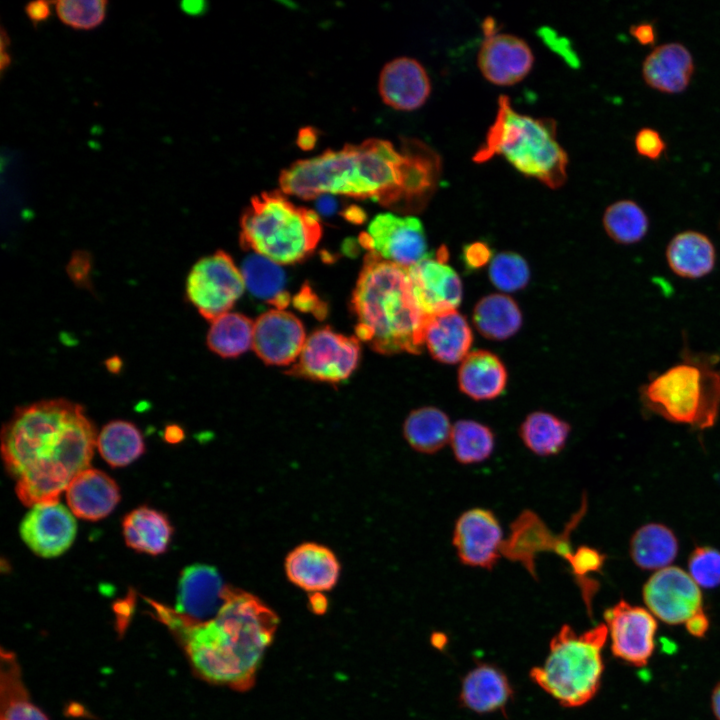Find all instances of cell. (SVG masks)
<instances>
[{
    "label": "cell",
    "mask_w": 720,
    "mask_h": 720,
    "mask_svg": "<svg viewBox=\"0 0 720 720\" xmlns=\"http://www.w3.org/2000/svg\"><path fill=\"white\" fill-rule=\"evenodd\" d=\"M440 168L438 154L417 139H403L397 149L388 140L369 138L293 162L281 171L279 185L284 194L305 200L340 194L409 211L431 197Z\"/></svg>",
    "instance_id": "1"
},
{
    "label": "cell",
    "mask_w": 720,
    "mask_h": 720,
    "mask_svg": "<svg viewBox=\"0 0 720 720\" xmlns=\"http://www.w3.org/2000/svg\"><path fill=\"white\" fill-rule=\"evenodd\" d=\"M97 434L84 409L65 399L19 407L4 424L1 452L26 506L58 500L89 468Z\"/></svg>",
    "instance_id": "2"
},
{
    "label": "cell",
    "mask_w": 720,
    "mask_h": 720,
    "mask_svg": "<svg viewBox=\"0 0 720 720\" xmlns=\"http://www.w3.org/2000/svg\"><path fill=\"white\" fill-rule=\"evenodd\" d=\"M147 602L153 616L181 645L200 678L237 691L253 687L279 624L278 615L262 600L229 585L220 611L202 623L186 620L172 607L155 600Z\"/></svg>",
    "instance_id": "3"
},
{
    "label": "cell",
    "mask_w": 720,
    "mask_h": 720,
    "mask_svg": "<svg viewBox=\"0 0 720 720\" xmlns=\"http://www.w3.org/2000/svg\"><path fill=\"white\" fill-rule=\"evenodd\" d=\"M352 308L357 338L383 354L419 353L427 316L413 296L408 268L366 255L356 283Z\"/></svg>",
    "instance_id": "4"
},
{
    "label": "cell",
    "mask_w": 720,
    "mask_h": 720,
    "mask_svg": "<svg viewBox=\"0 0 720 720\" xmlns=\"http://www.w3.org/2000/svg\"><path fill=\"white\" fill-rule=\"evenodd\" d=\"M495 156L551 189L566 182L568 155L557 140L555 120L519 113L507 95L498 98L495 119L472 159L483 163Z\"/></svg>",
    "instance_id": "5"
},
{
    "label": "cell",
    "mask_w": 720,
    "mask_h": 720,
    "mask_svg": "<svg viewBox=\"0 0 720 720\" xmlns=\"http://www.w3.org/2000/svg\"><path fill=\"white\" fill-rule=\"evenodd\" d=\"M680 358L641 385V403L670 422L710 428L720 413V357L685 346Z\"/></svg>",
    "instance_id": "6"
},
{
    "label": "cell",
    "mask_w": 720,
    "mask_h": 720,
    "mask_svg": "<svg viewBox=\"0 0 720 720\" xmlns=\"http://www.w3.org/2000/svg\"><path fill=\"white\" fill-rule=\"evenodd\" d=\"M281 190L251 198L240 220L242 248L278 264L301 261L316 248L322 234L319 215L294 205Z\"/></svg>",
    "instance_id": "7"
},
{
    "label": "cell",
    "mask_w": 720,
    "mask_h": 720,
    "mask_svg": "<svg viewBox=\"0 0 720 720\" xmlns=\"http://www.w3.org/2000/svg\"><path fill=\"white\" fill-rule=\"evenodd\" d=\"M607 637L605 624L581 634L563 625L552 637L543 665L530 670V678L564 707L586 704L600 687Z\"/></svg>",
    "instance_id": "8"
},
{
    "label": "cell",
    "mask_w": 720,
    "mask_h": 720,
    "mask_svg": "<svg viewBox=\"0 0 720 720\" xmlns=\"http://www.w3.org/2000/svg\"><path fill=\"white\" fill-rule=\"evenodd\" d=\"M244 288L241 270L219 250L196 262L187 278L186 294L199 313L213 321L229 311Z\"/></svg>",
    "instance_id": "9"
},
{
    "label": "cell",
    "mask_w": 720,
    "mask_h": 720,
    "mask_svg": "<svg viewBox=\"0 0 720 720\" xmlns=\"http://www.w3.org/2000/svg\"><path fill=\"white\" fill-rule=\"evenodd\" d=\"M359 353L358 338L321 328L306 339L298 362L289 373L332 383L343 381L355 370Z\"/></svg>",
    "instance_id": "10"
},
{
    "label": "cell",
    "mask_w": 720,
    "mask_h": 720,
    "mask_svg": "<svg viewBox=\"0 0 720 720\" xmlns=\"http://www.w3.org/2000/svg\"><path fill=\"white\" fill-rule=\"evenodd\" d=\"M360 242L382 259L406 268L429 257L423 225L414 216L378 214Z\"/></svg>",
    "instance_id": "11"
},
{
    "label": "cell",
    "mask_w": 720,
    "mask_h": 720,
    "mask_svg": "<svg viewBox=\"0 0 720 720\" xmlns=\"http://www.w3.org/2000/svg\"><path fill=\"white\" fill-rule=\"evenodd\" d=\"M642 595L653 616L669 625L686 623L703 611L699 585L689 573L676 566L655 572L643 586Z\"/></svg>",
    "instance_id": "12"
},
{
    "label": "cell",
    "mask_w": 720,
    "mask_h": 720,
    "mask_svg": "<svg viewBox=\"0 0 720 720\" xmlns=\"http://www.w3.org/2000/svg\"><path fill=\"white\" fill-rule=\"evenodd\" d=\"M495 25L490 17L483 22L484 38L477 56L479 70L494 85H515L530 73L534 54L524 39L497 32Z\"/></svg>",
    "instance_id": "13"
},
{
    "label": "cell",
    "mask_w": 720,
    "mask_h": 720,
    "mask_svg": "<svg viewBox=\"0 0 720 720\" xmlns=\"http://www.w3.org/2000/svg\"><path fill=\"white\" fill-rule=\"evenodd\" d=\"M613 655L629 664L644 666L655 649L657 622L642 607L621 600L604 612Z\"/></svg>",
    "instance_id": "14"
},
{
    "label": "cell",
    "mask_w": 720,
    "mask_h": 720,
    "mask_svg": "<svg viewBox=\"0 0 720 720\" xmlns=\"http://www.w3.org/2000/svg\"><path fill=\"white\" fill-rule=\"evenodd\" d=\"M503 542L501 524L489 509L471 508L455 522L452 544L464 565L493 569L502 555Z\"/></svg>",
    "instance_id": "15"
},
{
    "label": "cell",
    "mask_w": 720,
    "mask_h": 720,
    "mask_svg": "<svg viewBox=\"0 0 720 720\" xmlns=\"http://www.w3.org/2000/svg\"><path fill=\"white\" fill-rule=\"evenodd\" d=\"M443 251L408 268L413 296L427 317L457 310L462 300L461 279Z\"/></svg>",
    "instance_id": "16"
},
{
    "label": "cell",
    "mask_w": 720,
    "mask_h": 720,
    "mask_svg": "<svg viewBox=\"0 0 720 720\" xmlns=\"http://www.w3.org/2000/svg\"><path fill=\"white\" fill-rule=\"evenodd\" d=\"M76 521L58 500L35 504L24 516L20 535L25 544L44 558L64 553L76 536Z\"/></svg>",
    "instance_id": "17"
},
{
    "label": "cell",
    "mask_w": 720,
    "mask_h": 720,
    "mask_svg": "<svg viewBox=\"0 0 720 720\" xmlns=\"http://www.w3.org/2000/svg\"><path fill=\"white\" fill-rule=\"evenodd\" d=\"M577 525V520L570 519L563 532L554 535L535 513L523 511L511 524L510 534L504 539L501 554L511 561L520 562L536 577L537 554L552 551L561 556L571 544L570 535Z\"/></svg>",
    "instance_id": "18"
},
{
    "label": "cell",
    "mask_w": 720,
    "mask_h": 720,
    "mask_svg": "<svg viewBox=\"0 0 720 720\" xmlns=\"http://www.w3.org/2000/svg\"><path fill=\"white\" fill-rule=\"evenodd\" d=\"M229 585L212 566L193 564L181 572L174 611L186 620L202 623L214 618L224 605Z\"/></svg>",
    "instance_id": "19"
},
{
    "label": "cell",
    "mask_w": 720,
    "mask_h": 720,
    "mask_svg": "<svg viewBox=\"0 0 720 720\" xmlns=\"http://www.w3.org/2000/svg\"><path fill=\"white\" fill-rule=\"evenodd\" d=\"M306 342L305 330L292 313L272 309L254 323L253 349L267 364L288 365L299 358Z\"/></svg>",
    "instance_id": "20"
},
{
    "label": "cell",
    "mask_w": 720,
    "mask_h": 720,
    "mask_svg": "<svg viewBox=\"0 0 720 720\" xmlns=\"http://www.w3.org/2000/svg\"><path fill=\"white\" fill-rule=\"evenodd\" d=\"M378 91L382 101L399 111L423 106L431 93V83L422 64L411 57H397L384 65Z\"/></svg>",
    "instance_id": "21"
},
{
    "label": "cell",
    "mask_w": 720,
    "mask_h": 720,
    "mask_svg": "<svg viewBox=\"0 0 720 720\" xmlns=\"http://www.w3.org/2000/svg\"><path fill=\"white\" fill-rule=\"evenodd\" d=\"M290 582L302 590L320 594L331 590L340 575V563L328 547L308 542L296 546L285 559Z\"/></svg>",
    "instance_id": "22"
},
{
    "label": "cell",
    "mask_w": 720,
    "mask_h": 720,
    "mask_svg": "<svg viewBox=\"0 0 720 720\" xmlns=\"http://www.w3.org/2000/svg\"><path fill=\"white\" fill-rule=\"evenodd\" d=\"M694 70L693 55L680 42H666L653 47L641 66L645 83L668 94L684 91L690 84Z\"/></svg>",
    "instance_id": "23"
},
{
    "label": "cell",
    "mask_w": 720,
    "mask_h": 720,
    "mask_svg": "<svg viewBox=\"0 0 720 720\" xmlns=\"http://www.w3.org/2000/svg\"><path fill=\"white\" fill-rule=\"evenodd\" d=\"M66 498L75 516L96 521L113 511L119 502L120 494L111 477L100 470L87 468L69 484Z\"/></svg>",
    "instance_id": "24"
},
{
    "label": "cell",
    "mask_w": 720,
    "mask_h": 720,
    "mask_svg": "<svg viewBox=\"0 0 720 720\" xmlns=\"http://www.w3.org/2000/svg\"><path fill=\"white\" fill-rule=\"evenodd\" d=\"M473 342L466 318L457 310L428 316L424 326V344L431 356L442 363L461 362Z\"/></svg>",
    "instance_id": "25"
},
{
    "label": "cell",
    "mask_w": 720,
    "mask_h": 720,
    "mask_svg": "<svg viewBox=\"0 0 720 720\" xmlns=\"http://www.w3.org/2000/svg\"><path fill=\"white\" fill-rule=\"evenodd\" d=\"M665 258L669 269L684 279H701L709 275L717 262L713 241L697 230L676 233L668 242Z\"/></svg>",
    "instance_id": "26"
},
{
    "label": "cell",
    "mask_w": 720,
    "mask_h": 720,
    "mask_svg": "<svg viewBox=\"0 0 720 720\" xmlns=\"http://www.w3.org/2000/svg\"><path fill=\"white\" fill-rule=\"evenodd\" d=\"M512 687L505 673L498 667L483 663L475 666L463 678L460 703L476 713L502 710L512 697Z\"/></svg>",
    "instance_id": "27"
},
{
    "label": "cell",
    "mask_w": 720,
    "mask_h": 720,
    "mask_svg": "<svg viewBox=\"0 0 720 720\" xmlns=\"http://www.w3.org/2000/svg\"><path fill=\"white\" fill-rule=\"evenodd\" d=\"M508 374L498 356L486 350H475L461 361L458 386L473 400H492L499 397L507 385Z\"/></svg>",
    "instance_id": "28"
},
{
    "label": "cell",
    "mask_w": 720,
    "mask_h": 720,
    "mask_svg": "<svg viewBox=\"0 0 720 720\" xmlns=\"http://www.w3.org/2000/svg\"><path fill=\"white\" fill-rule=\"evenodd\" d=\"M126 544L150 555H159L167 550L173 528L160 511L142 506L125 516L122 523Z\"/></svg>",
    "instance_id": "29"
},
{
    "label": "cell",
    "mask_w": 720,
    "mask_h": 720,
    "mask_svg": "<svg viewBox=\"0 0 720 720\" xmlns=\"http://www.w3.org/2000/svg\"><path fill=\"white\" fill-rule=\"evenodd\" d=\"M0 663V720H49L30 700L15 654L2 648Z\"/></svg>",
    "instance_id": "30"
},
{
    "label": "cell",
    "mask_w": 720,
    "mask_h": 720,
    "mask_svg": "<svg viewBox=\"0 0 720 720\" xmlns=\"http://www.w3.org/2000/svg\"><path fill=\"white\" fill-rule=\"evenodd\" d=\"M631 559L644 570H661L668 567L678 553V540L673 531L660 523H649L638 528L631 537Z\"/></svg>",
    "instance_id": "31"
},
{
    "label": "cell",
    "mask_w": 720,
    "mask_h": 720,
    "mask_svg": "<svg viewBox=\"0 0 720 720\" xmlns=\"http://www.w3.org/2000/svg\"><path fill=\"white\" fill-rule=\"evenodd\" d=\"M452 426L445 412L427 406L410 412L403 425V434L417 452L434 454L449 442Z\"/></svg>",
    "instance_id": "32"
},
{
    "label": "cell",
    "mask_w": 720,
    "mask_h": 720,
    "mask_svg": "<svg viewBox=\"0 0 720 720\" xmlns=\"http://www.w3.org/2000/svg\"><path fill=\"white\" fill-rule=\"evenodd\" d=\"M241 273L251 295L273 305L275 309L283 310L288 305L286 277L278 263L252 253L244 259Z\"/></svg>",
    "instance_id": "33"
},
{
    "label": "cell",
    "mask_w": 720,
    "mask_h": 720,
    "mask_svg": "<svg viewBox=\"0 0 720 720\" xmlns=\"http://www.w3.org/2000/svg\"><path fill=\"white\" fill-rule=\"evenodd\" d=\"M473 322L484 337L505 340L520 329L522 313L514 299L494 293L477 302L473 310Z\"/></svg>",
    "instance_id": "34"
},
{
    "label": "cell",
    "mask_w": 720,
    "mask_h": 720,
    "mask_svg": "<svg viewBox=\"0 0 720 720\" xmlns=\"http://www.w3.org/2000/svg\"><path fill=\"white\" fill-rule=\"evenodd\" d=\"M571 427L568 422L545 411L526 416L519 428L524 445L538 456H554L565 447Z\"/></svg>",
    "instance_id": "35"
},
{
    "label": "cell",
    "mask_w": 720,
    "mask_h": 720,
    "mask_svg": "<svg viewBox=\"0 0 720 720\" xmlns=\"http://www.w3.org/2000/svg\"><path fill=\"white\" fill-rule=\"evenodd\" d=\"M602 224L609 238L621 245L639 243L650 226L645 210L631 199H620L607 206Z\"/></svg>",
    "instance_id": "36"
},
{
    "label": "cell",
    "mask_w": 720,
    "mask_h": 720,
    "mask_svg": "<svg viewBox=\"0 0 720 720\" xmlns=\"http://www.w3.org/2000/svg\"><path fill=\"white\" fill-rule=\"evenodd\" d=\"M211 322L207 344L214 353L236 357L253 346L254 323L248 317L227 312Z\"/></svg>",
    "instance_id": "37"
},
{
    "label": "cell",
    "mask_w": 720,
    "mask_h": 720,
    "mask_svg": "<svg viewBox=\"0 0 720 720\" xmlns=\"http://www.w3.org/2000/svg\"><path fill=\"white\" fill-rule=\"evenodd\" d=\"M96 445L104 460L113 467L126 466L144 452V441L138 428L122 420L105 425L97 436Z\"/></svg>",
    "instance_id": "38"
},
{
    "label": "cell",
    "mask_w": 720,
    "mask_h": 720,
    "mask_svg": "<svg viewBox=\"0 0 720 720\" xmlns=\"http://www.w3.org/2000/svg\"><path fill=\"white\" fill-rule=\"evenodd\" d=\"M449 443L457 462L476 464L488 459L495 447V436L487 425L468 419L455 422Z\"/></svg>",
    "instance_id": "39"
},
{
    "label": "cell",
    "mask_w": 720,
    "mask_h": 720,
    "mask_svg": "<svg viewBox=\"0 0 720 720\" xmlns=\"http://www.w3.org/2000/svg\"><path fill=\"white\" fill-rule=\"evenodd\" d=\"M488 275L491 283L500 291L515 292L528 284L530 270L521 255L505 251L491 259Z\"/></svg>",
    "instance_id": "40"
},
{
    "label": "cell",
    "mask_w": 720,
    "mask_h": 720,
    "mask_svg": "<svg viewBox=\"0 0 720 720\" xmlns=\"http://www.w3.org/2000/svg\"><path fill=\"white\" fill-rule=\"evenodd\" d=\"M105 0H59L55 8L59 19L66 25L88 30L100 25L106 15Z\"/></svg>",
    "instance_id": "41"
},
{
    "label": "cell",
    "mask_w": 720,
    "mask_h": 720,
    "mask_svg": "<svg viewBox=\"0 0 720 720\" xmlns=\"http://www.w3.org/2000/svg\"><path fill=\"white\" fill-rule=\"evenodd\" d=\"M689 574L704 588L720 585V551L709 546L696 547L688 559Z\"/></svg>",
    "instance_id": "42"
},
{
    "label": "cell",
    "mask_w": 720,
    "mask_h": 720,
    "mask_svg": "<svg viewBox=\"0 0 720 720\" xmlns=\"http://www.w3.org/2000/svg\"><path fill=\"white\" fill-rule=\"evenodd\" d=\"M634 146L640 156L651 160L659 159L666 150L662 135L651 127H643L636 132Z\"/></svg>",
    "instance_id": "43"
},
{
    "label": "cell",
    "mask_w": 720,
    "mask_h": 720,
    "mask_svg": "<svg viewBox=\"0 0 720 720\" xmlns=\"http://www.w3.org/2000/svg\"><path fill=\"white\" fill-rule=\"evenodd\" d=\"M90 271V255L85 251L74 252L67 265V273L71 280L78 286L87 287L90 281Z\"/></svg>",
    "instance_id": "44"
},
{
    "label": "cell",
    "mask_w": 720,
    "mask_h": 720,
    "mask_svg": "<svg viewBox=\"0 0 720 720\" xmlns=\"http://www.w3.org/2000/svg\"><path fill=\"white\" fill-rule=\"evenodd\" d=\"M630 35L642 45L653 44L657 38L656 28L651 22H639L629 27Z\"/></svg>",
    "instance_id": "45"
},
{
    "label": "cell",
    "mask_w": 720,
    "mask_h": 720,
    "mask_svg": "<svg viewBox=\"0 0 720 720\" xmlns=\"http://www.w3.org/2000/svg\"><path fill=\"white\" fill-rule=\"evenodd\" d=\"M489 256V249L482 243L469 245L465 252L466 260L473 267L485 264L489 260Z\"/></svg>",
    "instance_id": "46"
},
{
    "label": "cell",
    "mask_w": 720,
    "mask_h": 720,
    "mask_svg": "<svg viewBox=\"0 0 720 720\" xmlns=\"http://www.w3.org/2000/svg\"><path fill=\"white\" fill-rule=\"evenodd\" d=\"M25 13L34 25L45 21L50 16V7L47 1L30 2L25 6Z\"/></svg>",
    "instance_id": "47"
},
{
    "label": "cell",
    "mask_w": 720,
    "mask_h": 720,
    "mask_svg": "<svg viewBox=\"0 0 720 720\" xmlns=\"http://www.w3.org/2000/svg\"><path fill=\"white\" fill-rule=\"evenodd\" d=\"M685 625L691 635L695 637H703L708 630L709 620L704 611H701L691 617Z\"/></svg>",
    "instance_id": "48"
},
{
    "label": "cell",
    "mask_w": 720,
    "mask_h": 720,
    "mask_svg": "<svg viewBox=\"0 0 720 720\" xmlns=\"http://www.w3.org/2000/svg\"><path fill=\"white\" fill-rule=\"evenodd\" d=\"M294 302L295 306L304 311H316V308L319 307V301L309 289H303L297 297H295Z\"/></svg>",
    "instance_id": "49"
},
{
    "label": "cell",
    "mask_w": 720,
    "mask_h": 720,
    "mask_svg": "<svg viewBox=\"0 0 720 720\" xmlns=\"http://www.w3.org/2000/svg\"><path fill=\"white\" fill-rule=\"evenodd\" d=\"M316 139L317 134L315 130L313 128L306 127L300 130L297 143L302 149L308 150L314 147Z\"/></svg>",
    "instance_id": "50"
},
{
    "label": "cell",
    "mask_w": 720,
    "mask_h": 720,
    "mask_svg": "<svg viewBox=\"0 0 720 720\" xmlns=\"http://www.w3.org/2000/svg\"><path fill=\"white\" fill-rule=\"evenodd\" d=\"M8 43H9V38H8L5 30L2 29V32H1V61H0L2 72L10 64V55L6 52Z\"/></svg>",
    "instance_id": "51"
},
{
    "label": "cell",
    "mask_w": 720,
    "mask_h": 720,
    "mask_svg": "<svg viewBox=\"0 0 720 720\" xmlns=\"http://www.w3.org/2000/svg\"><path fill=\"white\" fill-rule=\"evenodd\" d=\"M181 8L183 11H185L186 13H188L190 15H197L199 13L201 14L202 11L204 9H206L205 2H203V1H200V2L199 1H193V2H190V1L184 2L183 1L181 3Z\"/></svg>",
    "instance_id": "52"
},
{
    "label": "cell",
    "mask_w": 720,
    "mask_h": 720,
    "mask_svg": "<svg viewBox=\"0 0 720 720\" xmlns=\"http://www.w3.org/2000/svg\"><path fill=\"white\" fill-rule=\"evenodd\" d=\"M318 209L324 214H330L335 210L336 203L333 198L327 194L321 195L317 202Z\"/></svg>",
    "instance_id": "53"
},
{
    "label": "cell",
    "mask_w": 720,
    "mask_h": 720,
    "mask_svg": "<svg viewBox=\"0 0 720 720\" xmlns=\"http://www.w3.org/2000/svg\"><path fill=\"white\" fill-rule=\"evenodd\" d=\"M711 704L714 716L720 720V682L713 689Z\"/></svg>",
    "instance_id": "54"
},
{
    "label": "cell",
    "mask_w": 720,
    "mask_h": 720,
    "mask_svg": "<svg viewBox=\"0 0 720 720\" xmlns=\"http://www.w3.org/2000/svg\"><path fill=\"white\" fill-rule=\"evenodd\" d=\"M586 510H587V503L583 502L581 504V508L579 509V511L576 512L571 519H575L579 523L580 520L582 519V517L584 516V514L586 513ZM572 552L573 551H572L571 544H570L569 547L566 549V551L561 555V557H563L567 561L568 558L570 557V555L572 554Z\"/></svg>",
    "instance_id": "55"
},
{
    "label": "cell",
    "mask_w": 720,
    "mask_h": 720,
    "mask_svg": "<svg viewBox=\"0 0 720 720\" xmlns=\"http://www.w3.org/2000/svg\"><path fill=\"white\" fill-rule=\"evenodd\" d=\"M446 643V637L442 633L432 636V644L437 648H442Z\"/></svg>",
    "instance_id": "56"
},
{
    "label": "cell",
    "mask_w": 720,
    "mask_h": 720,
    "mask_svg": "<svg viewBox=\"0 0 720 720\" xmlns=\"http://www.w3.org/2000/svg\"><path fill=\"white\" fill-rule=\"evenodd\" d=\"M121 367V361L119 358H112L107 361V368L111 372H117Z\"/></svg>",
    "instance_id": "57"
}]
</instances>
